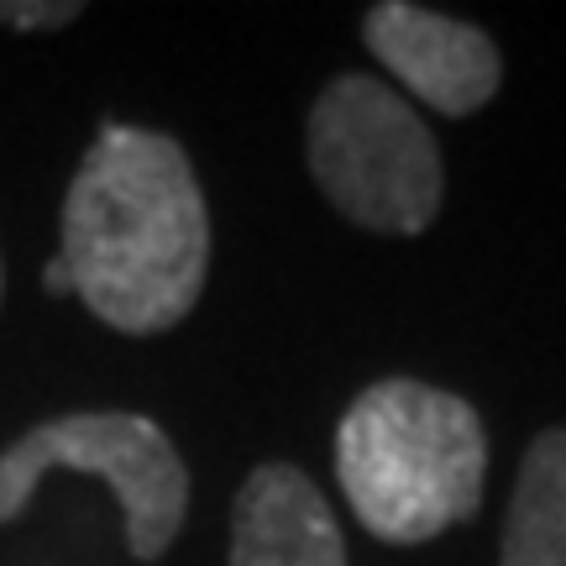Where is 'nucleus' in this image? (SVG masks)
I'll list each match as a JSON object with an SVG mask.
<instances>
[{
	"label": "nucleus",
	"instance_id": "nucleus-6",
	"mask_svg": "<svg viewBox=\"0 0 566 566\" xmlns=\"http://www.w3.org/2000/svg\"><path fill=\"white\" fill-rule=\"evenodd\" d=\"M231 566H346L342 525L321 483L289 462H263L231 509Z\"/></svg>",
	"mask_w": 566,
	"mask_h": 566
},
{
	"label": "nucleus",
	"instance_id": "nucleus-2",
	"mask_svg": "<svg viewBox=\"0 0 566 566\" xmlns=\"http://www.w3.org/2000/svg\"><path fill=\"white\" fill-rule=\"evenodd\" d=\"M336 478L367 535L424 546L483 509V420L446 388L384 378L363 388L336 424Z\"/></svg>",
	"mask_w": 566,
	"mask_h": 566
},
{
	"label": "nucleus",
	"instance_id": "nucleus-1",
	"mask_svg": "<svg viewBox=\"0 0 566 566\" xmlns=\"http://www.w3.org/2000/svg\"><path fill=\"white\" fill-rule=\"evenodd\" d=\"M63 268L90 315L122 336H158L200 304L210 210L174 137L111 122L63 195Z\"/></svg>",
	"mask_w": 566,
	"mask_h": 566
},
{
	"label": "nucleus",
	"instance_id": "nucleus-3",
	"mask_svg": "<svg viewBox=\"0 0 566 566\" xmlns=\"http://www.w3.org/2000/svg\"><path fill=\"white\" fill-rule=\"evenodd\" d=\"M310 174L352 226L420 237L446 189L441 147L405 95L367 74H342L321 90L304 132Z\"/></svg>",
	"mask_w": 566,
	"mask_h": 566
},
{
	"label": "nucleus",
	"instance_id": "nucleus-5",
	"mask_svg": "<svg viewBox=\"0 0 566 566\" xmlns=\"http://www.w3.org/2000/svg\"><path fill=\"white\" fill-rule=\"evenodd\" d=\"M363 38L373 59L384 63L409 95L441 116H472L483 111L499 84H504V59L488 32L472 21L441 17L415 0H384L363 21Z\"/></svg>",
	"mask_w": 566,
	"mask_h": 566
},
{
	"label": "nucleus",
	"instance_id": "nucleus-4",
	"mask_svg": "<svg viewBox=\"0 0 566 566\" xmlns=\"http://www.w3.org/2000/svg\"><path fill=\"white\" fill-rule=\"evenodd\" d=\"M90 472L101 478L126 514V551L137 562H158L179 541L189 514V472L168 430L147 415L90 409L32 424L0 451V525H11L32 504L48 472Z\"/></svg>",
	"mask_w": 566,
	"mask_h": 566
},
{
	"label": "nucleus",
	"instance_id": "nucleus-7",
	"mask_svg": "<svg viewBox=\"0 0 566 566\" xmlns=\"http://www.w3.org/2000/svg\"><path fill=\"white\" fill-rule=\"evenodd\" d=\"M499 566H566V430L530 441L509 499Z\"/></svg>",
	"mask_w": 566,
	"mask_h": 566
},
{
	"label": "nucleus",
	"instance_id": "nucleus-8",
	"mask_svg": "<svg viewBox=\"0 0 566 566\" xmlns=\"http://www.w3.org/2000/svg\"><path fill=\"white\" fill-rule=\"evenodd\" d=\"M80 0H0V21L17 27V32H53L80 21Z\"/></svg>",
	"mask_w": 566,
	"mask_h": 566
},
{
	"label": "nucleus",
	"instance_id": "nucleus-9",
	"mask_svg": "<svg viewBox=\"0 0 566 566\" xmlns=\"http://www.w3.org/2000/svg\"><path fill=\"white\" fill-rule=\"evenodd\" d=\"M42 283H48V294H74V273L63 268V258H53V263H48Z\"/></svg>",
	"mask_w": 566,
	"mask_h": 566
},
{
	"label": "nucleus",
	"instance_id": "nucleus-10",
	"mask_svg": "<svg viewBox=\"0 0 566 566\" xmlns=\"http://www.w3.org/2000/svg\"><path fill=\"white\" fill-rule=\"evenodd\" d=\"M0 294H6V268H0Z\"/></svg>",
	"mask_w": 566,
	"mask_h": 566
}]
</instances>
